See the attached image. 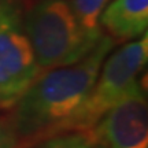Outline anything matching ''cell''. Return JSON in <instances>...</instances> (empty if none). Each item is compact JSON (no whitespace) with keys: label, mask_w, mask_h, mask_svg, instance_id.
<instances>
[{"label":"cell","mask_w":148,"mask_h":148,"mask_svg":"<svg viewBox=\"0 0 148 148\" xmlns=\"http://www.w3.org/2000/svg\"><path fill=\"white\" fill-rule=\"evenodd\" d=\"M114 40L103 34L92 51L77 63L47 70L14 104L12 121L19 148H32L60 133L70 132L74 115L95 84Z\"/></svg>","instance_id":"cell-1"},{"label":"cell","mask_w":148,"mask_h":148,"mask_svg":"<svg viewBox=\"0 0 148 148\" xmlns=\"http://www.w3.org/2000/svg\"><path fill=\"white\" fill-rule=\"evenodd\" d=\"M25 29L41 70L77 63L103 37L84 32L69 0H40L26 12Z\"/></svg>","instance_id":"cell-2"},{"label":"cell","mask_w":148,"mask_h":148,"mask_svg":"<svg viewBox=\"0 0 148 148\" xmlns=\"http://www.w3.org/2000/svg\"><path fill=\"white\" fill-rule=\"evenodd\" d=\"M147 32L134 41L123 44L116 51L108 53L103 60L99 74L89 95L74 115L70 132L92 130L101 116L126 95L138 79L147 64Z\"/></svg>","instance_id":"cell-3"},{"label":"cell","mask_w":148,"mask_h":148,"mask_svg":"<svg viewBox=\"0 0 148 148\" xmlns=\"http://www.w3.org/2000/svg\"><path fill=\"white\" fill-rule=\"evenodd\" d=\"M19 0H0V108H12L40 75Z\"/></svg>","instance_id":"cell-4"},{"label":"cell","mask_w":148,"mask_h":148,"mask_svg":"<svg viewBox=\"0 0 148 148\" xmlns=\"http://www.w3.org/2000/svg\"><path fill=\"white\" fill-rule=\"evenodd\" d=\"M89 132L106 148H148V104L140 79Z\"/></svg>","instance_id":"cell-5"},{"label":"cell","mask_w":148,"mask_h":148,"mask_svg":"<svg viewBox=\"0 0 148 148\" xmlns=\"http://www.w3.org/2000/svg\"><path fill=\"white\" fill-rule=\"evenodd\" d=\"M148 0H111L100 15V27L112 40L130 41L147 32Z\"/></svg>","instance_id":"cell-6"},{"label":"cell","mask_w":148,"mask_h":148,"mask_svg":"<svg viewBox=\"0 0 148 148\" xmlns=\"http://www.w3.org/2000/svg\"><path fill=\"white\" fill-rule=\"evenodd\" d=\"M111 0H69L71 11L86 34L100 38L104 33L100 27V15Z\"/></svg>","instance_id":"cell-7"},{"label":"cell","mask_w":148,"mask_h":148,"mask_svg":"<svg viewBox=\"0 0 148 148\" xmlns=\"http://www.w3.org/2000/svg\"><path fill=\"white\" fill-rule=\"evenodd\" d=\"M95 138L88 132H66L42 140L32 148H93Z\"/></svg>","instance_id":"cell-8"},{"label":"cell","mask_w":148,"mask_h":148,"mask_svg":"<svg viewBox=\"0 0 148 148\" xmlns=\"http://www.w3.org/2000/svg\"><path fill=\"white\" fill-rule=\"evenodd\" d=\"M0 148H19L12 115L0 114Z\"/></svg>","instance_id":"cell-9"},{"label":"cell","mask_w":148,"mask_h":148,"mask_svg":"<svg viewBox=\"0 0 148 148\" xmlns=\"http://www.w3.org/2000/svg\"><path fill=\"white\" fill-rule=\"evenodd\" d=\"M93 148H106V147H104L103 144H99V143H97V144H95V147H93Z\"/></svg>","instance_id":"cell-10"}]
</instances>
